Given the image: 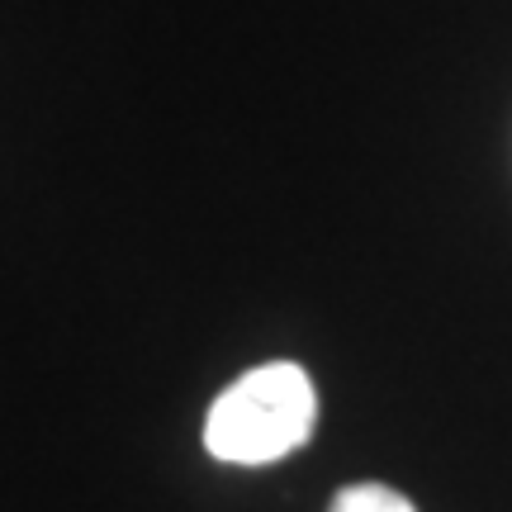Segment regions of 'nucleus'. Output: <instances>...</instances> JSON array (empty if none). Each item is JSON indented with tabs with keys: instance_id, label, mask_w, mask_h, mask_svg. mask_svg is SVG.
<instances>
[{
	"instance_id": "1",
	"label": "nucleus",
	"mask_w": 512,
	"mask_h": 512,
	"mask_svg": "<svg viewBox=\"0 0 512 512\" xmlns=\"http://www.w3.org/2000/svg\"><path fill=\"white\" fill-rule=\"evenodd\" d=\"M313 427H318L313 380L294 361H271L247 370L214 399L204 418V446L228 465H275L299 451L313 437Z\"/></svg>"
},
{
	"instance_id": "2",
	"label": "nucleus",
	"mask_w": 512,
	"mask_h": 512,
	"mask_svg": "<svg viewBox=\"0 0 512 512\" xmlns=\"http://www.w3.org/2000/svg\"><path fill=\"white\" fill-rule=\"evenodd\" d=\"M328 512H418V508L389 484H347V489H337Z\"/></svg>"
}]
</instances>
